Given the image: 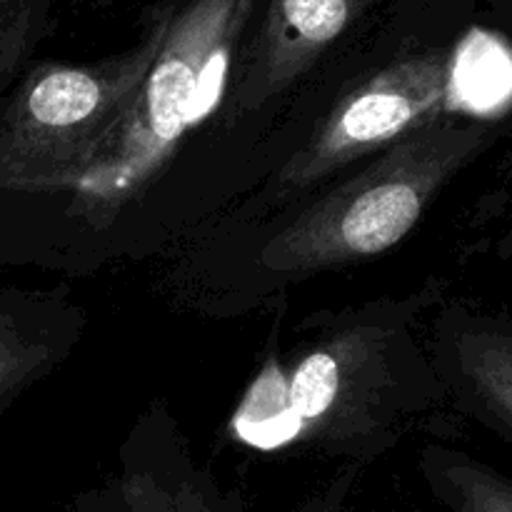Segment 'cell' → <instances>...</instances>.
<instances>
[{"mask_svg": "<svg viewBox=\"0 0 512 512\" xmlns=\"http://www.w3.org/2000/svg\"><path fill=\"white\" fill-rule=\"evenodd\" d=\"M260 0H178L153 65L88 178L75 213L105 225L155 178L180 140L203 123L228 85Z\"/></svg>", "mask_w": 512, "mask_h": 512, "instance_id": "6da1fadb", "label": "cell"}, {"mask_svg": "<svg viewBox=\"0 0 512 512\" xmlns=\"http://www.w3.org/2000/svg\"><path fill=\"white\" fill-rule=\"evenodd\" d=\"M160 5L133 48L93 63H43L0 98V205L80 188L158 55Z\"/></svg>", "mask_w": 512, "mask_h": 512, "instance_id": "7a4b0ae2", "label": "cell"}, {"mask_svg": "<svg viewBox=\"0 0 512 512\" xmlns=\"http://www.w3.org/2000/svg\"><path fill=\"white\" fill-rule=\"evenodd\" d=\"M488 135V125L455 113L405 135L280 228L263 248V265L278 275H305L388 253Z\"/></svg>", "mask_w": 512, "mask_h": 512, "instance_id": "3957f363", "label": "cell"}, {"mask_svg": "<svg viewBox=\"0 0 512 512\" xmlns=\"http://www.w3.org/2000/svg\"><path fill=\"white\" fill-rule=\"evenodd\" d=\"M395 320L370 318L315 343L293 368L268 365L235 413V433L258 448L333 440L345 418L388 378Z\"/></svg>", "mask_w": 512, "mask_h": 512, "instance_id": "277c9868", "label": "cell"}, {"mask_svg": "<svg viewBox=\"0 0 512 512\" xmlns=\"http://www.w3.org/2000/svg\"><path fill=\"white\" fill-rule=\"evenodd\" d=\"M455 58L423 50L393 60L350 90L323 128L288 160L280 190H303L370 153H380L433 120L453 115Z\"/></svg>", "mask_w": 512, "mask_h": 512, "instance_id": "5b68a950", "label": "cell"}, {"mask_svg": "<svg viewBox=\"0 0 512 512\" xmlns=\"http://www.w3.org/2000/svg\"><path fill=\"white\" fill-rule=\"evenodd\" d=\"M375 0H260L235 100L263 108L340 43Z\"/></svg>", "mask_w": 512, "mask_h": 512, "instance_id": "8992f818", "label": "cell"}, {"mask_svg": "<svg viewBox=\"0 0 512 512\" xmlns=\"http://www.w3.org/2000/svg\"><path fill=\"white\" fill-rule=\"evenodd\" d=\"M53 360V338L28 300L0 293V410L45 375Z\"/></svg>", "mask_w": 512, "mask_h": 512, "instance_id": "52a82bcc", "label": "cell"}, {"mask_svg": "<svg viewBox=\"0 0 512 512\" xmlns=\"http://www.w3.org/2000/svg\"><path fill=\"white\" fill-rule=\"evenodd\" d=\"M455 360L465 388L512 433V333L475 328L455 340Z\"/></svg>", "mask_w": 512, "mask_h": 512, "instance_id": "ba28073f", "label": "cell"}, {"mask_svg": "<svg viewBox=\"0 0 512 512\" xmlns=\"http://www.w3.org/2000/svg\"><path fill=\"white\" fill-rule=\"evenodd\" d=\"M428 473L453 512H512V480L448 450H430Z\"/></svg>", "mask_w": 512, "mask_h": 512, "instance_id": "9c48e42d", "label": "cell"}, {"mask_svg": "<svg viewBox=\"0 0 512 512\" xmlns=\"http://www.w3.org/2000/svg\"><path fill=\"white\" fill-rule=\"evenodd\" d=\"M118 495L123 512H228L193 480L165 478L153 470H128Z\"/></svg>", "mask_w": 512, "mask_h": 512, "instance_id": "30bf717a", "label": "cell"}, {"mask_svg": "<svg viewBox=\"0 0 512 512\" xmlns=\"http://www.w3.org/2000/svg\"><path fill=\"white\" fill-rule=\"evenodd\" d=\"M55 0H0V98L43 38Z\"/></svg>", "mask_w": 512, "mask_h": 512, "instance_id": "8fae6325", "label": "cell"}, {"mask_svg": "<svg viewBox=\"0 0 512 512\" xmlns=\"http://www.w3.org/2000/svg\"><path fill=\"white\" fill-rule=\"evenodd\" d=\"M480 3L490 5V8L500 10V13H510L512 15V0H480Z\"/></svg>", "mask_w": 512, "mask_h": 512, "instance_id": "7c38bea8", "label": "cell"}, {"mask_svg": "<svg viewBox=\"0 0 512 512\" xmlns=\"http://www.w3.org/2000/svg\"><path fill=\"white\" fill-rule=\"evenodd\" d=\"M338 498H340V493L335 495V500H330V503H328V508H325L323 512H338Z\"/></svg>", "mask_w": 512, "mask_h": 512, "instance_id": "4fadbf2b", "label": "cell"}, {"mask_svg": "<svg viewBox=\"0 0 512 512\" xmlns=\"http://www.w3.org/2000/svg\"><path fill=\"white\" fill-rule=\"evenodd\" d=\"M505 253H512V233L508 235V240H505Z\"/></svg>", "mask_w": 512, "mask_h": 512, "instance_id": "5bb4252c", "label": "cell"}]
</instances>
